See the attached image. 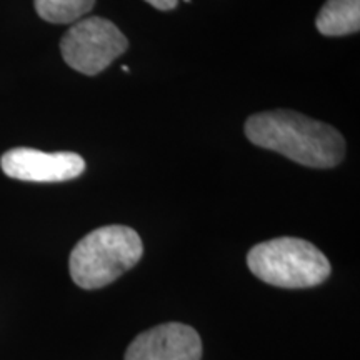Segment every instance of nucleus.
Masks as SVG:
<instances>
[{
    "mask_svg": "<svg viewBox=\"0 0 360 360\" xmlns=\"http://www.w3.org/2000/svg\"><path fill=\"white\" fill-rule=\"evenodd\" d=\"M317 30L327 37L357 34L360 30V0H327L315 20Z\"/></svg>",
    "mask_w": 360,
    "mask_h": 360,
    "instance_id": "obj_7",
    "label": "nucleus"
},
{
    "mask_svg": "<svg viewBox=\"0 0 360 360\" xmlns=\"http://www.w3.org/2000/svg\"><path fill=\"white\" fill-rule=\"evenodd\" d=\"M184 2H191V0H184Z\"/></svg>",
    "mask_w": 360,
    "mask_h": 360,
    "instance_id": "obj_11",
    "label": "nucleus"
},
{
    "mask_svg": "<svg viewBox=\"0 0 360 360\" xmlns=\"http://www.w3.org/2000/svg\"><path fill=\"white\" fill-rule=\"evenodd\" d=\"M0 167L11 179L24 182H65L84 174L85 160L75 152H42L17 147L6 152Z\"/></svg>",
    "mask_w": 360,
    "mask_h": 360,
    "instance_id": "obj_5",
    "label": "nucleus"
},
{
    "mask_svg": "<svg viewBox=\"0 0 360 360\" xmlns=\"http://www.w3.org/2000/svg\"><path fill=\"white\" fill-rule=\"evenodd\" d=\"M247 265L255 277L282 289H309L330 276V262L314 244L297 237H278L252 247Z\"/></svg>",
    "mask_w": 360,
    "mask_h": 360,
    "instance_id": "obj_3",
    "label": "nucleus"
},
{
    "mask_svg": "<svg viewBox=\"0 0 360 360\" xmlns=\"http://www.w3.org/2000/svg\"><path fill=\"white\" fill-rule=\"evenodd\" d=\"M96 0H34L40 19L51 24H75L94 8Z\"/></svg>",
    "mask_w": 360,
    "mask_h": 360,
    "instance_id": "obj_8",
    "label": "nucleus"
},
{
    "mask_svg": "<svg viewBox=\"0 0 360 360\" xmlns=\"http://www.w3.org/2000/svg\"><path fill=\"white\" fill-rule=\"evenodd\" d=\"M129 40L114 22L87 17L75 22L60 40L65 64L84 75H97L127 52Z\"/></svg>",
    "mask_w": 360,
    "mask_h": 360,
    "instance_id": "obj_4",
    "label": "nucleus"
},
{
    "mask_svg": "<svg viewBox=\"0 0 360 360\" xmlns=\"http://www.w3.org/2000/svg\"><path fill=\"white\" fill-rule=\"evenodd\" d=\"M141 236L127 225H105L80 238L70 254L72 281L85 290L102 289L142 259Z\"/></svg>",
    "mask_w": 360,
    "mask_h": 360,
    "instance_id": "obj_2",
    "label": "nucleus"
},
{
    "mask_svg": "<svg viewBox=\"0 0 360 360\" xmlns=\"http://www.w3.org/2000/svg\"><path fill=\"white\" fill-rule=\"evenodd\" d=\"M146 2L159 8V11H172V8L177 7L179 0H146Z\"/></svg>",
    "mask_w": 360,
    "mask_h": 360,
    "instance_id": "obj_9",
    "label": "nucleus"
},
{
    "mask_svg": "<svg viewBox=\"0 0 360 360\" xmlns=\"http://www.w3.org/2000/svg\"><path fill=\"white\" fill-rule=\"evenodd\" d=\"M245 135L254 146L278 152L305 167L332 169L345 155V141L339 130L294 110L249 117Z\"/></svg>",
    "mask_w": 360,
    "mask_h": 360,
    "instance_id": "obj_1",
    "label": "nucleus"
},
{
    "mask_svg": "<svg viewBox=\"0 0 360 360\" xmlns=\"http://www.w3.org/2000/svg\"><path fill=\"white\" fill-rule=\"evenodd\" d=\"M122 70H124V72H130V69H129L127 65H122Z\"/></svg>",
    "mask_w": 360,
    "mask_h": 360,
    "instance_id": "obj_10",
    "label": "nucleus"
},
{
    "mask_svg": "<svg viewBox=\"0 0 360 360\" xmlns=\"http://www.w3.org/2000/svg\"><path fill=\"white\" fill-rule=\"evenodd\" d=\"M202 340L195 328L180 322L157 326L135 337L125 360H200Z\"/></svg>",
    "mask_w": 360,
    "mask_h": 360,
    "instance_id": "obj_6",
    "label": "nucleus"
}]
</instances>
